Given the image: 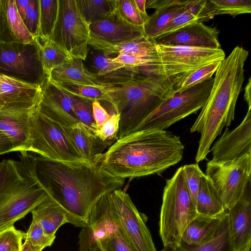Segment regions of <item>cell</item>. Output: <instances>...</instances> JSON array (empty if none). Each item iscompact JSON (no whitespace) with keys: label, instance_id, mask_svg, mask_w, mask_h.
Listing matches in <instances>:
<instances>
[{"label":"cell","instance_id":"1","mask_svg":"<svg viewBox=\"0 0 251 251\" xmlns=\"http://www.w3.org/2000/svg\"><path fill=\"white\" fill-rule=\"evenodd\" d=\"M37 171L49 197L65 213L68 223L87 226L92 209L104 196L121 189L125 179L110 176L94 163L63 162L36 157Z\"/></svg>","mask_w":251,"mask_h":251},{"label":"cell","instance_id":"2","mask_svg":"<svg viewBox=\"0 0 251 251\" xmlns=\"http://www.w3.org/2000/svg\"><path fill=\"white\" fill-rule=\"evenodd\" d=\"M184 151L180 137L170 131L142 130L118 139L93 163L124 179L159 175L181 161Z\"/></svg>","mask_w":251,"mask_h":251},{"label":"cell","instance_id":"3","mask_svg":"<svg viewBox=\"0 0 251 251\" xmlns=\"http://www.w3.org/2000/svg\"><path fill=\"white\" fill-rule=\"evenodd\" d=\"M249 51L242 47H235L223 60L215 73L208 99L191 132H200L201 137L196 153L197 163L205 158L216 138L224 127L234 119L238 98L245 80L244 66Z\"/></svg>","mask_w":251,"mask_h":251},{"label":"cell","instance_id":"4","mask_svg":"<svg viewBox=\"0 0 251 251\" xmlns=\"http://www.w3.org/2000/svg\"><path fill=\"white\" fill-rule=\"evenodd\" d=\"M106 88L108 102L121 116L118 139L131 133L175 91L173 83L165 75L144 73L125 83Z\"/></svg>","mask_w":251,"mask_h":251},{"label":"cell","instance_id":"5","mask_svg":"<svg viewBox=\"0 0 251 251\" xmlns=\"http://www.w3.org/2000/svg\"><path fill=\"white\" fill-rule=\"evenodd\" d=\"M198 216L181 167L170 179L166 180L163 190L158 225L164 247L174 248L179 246L186 226Z\"/></svg>","mask_w":251,"mask_h":251},{"label":"cell","instance_id":"6","mask_svg":"<svg viewBox=\"0 0 251 251\" xmlns=\"http://www.w3.org/2000/svg\"><path fill=\"white\" fill-rule=\"evenodd\" d=\"M28 126L30 144L28 151L36 153L51 160L86 162L63 127L41 114L37 107L30 112Z\"/></svg>","mask_w":251,"mask_h":251},{"label":"cell","instance_id":"7","mask_svg":"<svg viewBox=\"0 0 251 251\" xmlns=\"http://www.w3.org/2000/svg\"><path fill=\"white\" fill-rule=\"evenodd\" d=\"M213 81L212 77L181 93H174L161 102L132 132L147 129L165 130L197 113L205 104Z\"/></svg>","mask_w":251,"mask_h":251},{"label":"cell","instance_id":"8","mask_svg":"<svg viewBox=\"0 0 251 251\" xmlns=\"http://www.w3.org/2000/svg\"><path fill=\"white\" fill-rule=\"evenodd\" d=\"M156 49L159 71L172 82L175 90L193 72L225 58L222 49L156 44Z\"/></svg>","mask_w":251,"mask_h":251},{"label":"cell","instance_id":"9","mask_svg":"<svg viewBox=\"0 0 251 251\" xmlns=\"http://www.w3.org/2000/svg\"><path fill=\"white\" fill-rule=\"evenodd\" d=\"M89 25L81 16L76 0H58L57 20L49 41L72 58L85 60Z\"/></svg>","mask_w":251,"mask_h":251},{"label":"cell","instance_id":"10","mask_svg":"<svg viewBox=\"0 0 251 251\" xmlns=\"http://www.w3.org/2000/svg\"><path fill=\"white\" fill-rule=\"evenodd\" d=\"M111 215L133 251H157L146 225L148 218L139 212L129 196L121 189L110 193Z\"/></svg>","mask_w":251,"mask_h":251},{"label":"cell","instance_id":"11","mask_svg":"<svg viewBox=\"0 0 251 251\" xmlns=\"http://www.w3.org/2000/svg\"><path fill=\"white\" fill-rule=\"evenodd\" d=\"M204 174L213 182L227 211L251 183V154L224 162L211 160L206 164Z\"/></svg>","mask_w":251,"mask_h":251},{"label":"cell","instance_id":"12","mask_svg":"<svg viewBox=\"0 0 251 251\" xmlns=\"http://www.w3.org/2000/svg\"><path fill=\"white\" fill-rule=\"evenodd\" d=\"M0 73L41 86L48 79L35 41L0 43Z\"/></svg>","mask_w":251,"mask_h":251},{"label":"cell","instance_id":"13","mask_svg":"<svg viewBox=\"0 0 251 251\" xmlns=\"http://www.w3.org/2000/svg\"><path fill=\"white\" fill-rule=\"evenodd\" d=\"M211 151V160L217 162L231 161L251 154V108H248L243 120L237 127L231 131L226 127Z\"/></svg>","mask_w":251,"mask_h":251},{"label":"cell","instance_id":"14","mask_svg":"<svg viewBox=\"0 0 251 251\" xmlns=\"http://www.w3.org/2000/svg\"><path fill=\"white\" fill-rule=\"evenodd\" d=\"M118 228L110 208V193L102 197L92 209L88 224L79 234L78 251L98 249L97 243Z\"/></svg>","mask_w":251,"mask_h":251},{"label":"cell","instance_id":"15","mask_svg":"<svg viewBox=\"0 0 251 251\" xmlns=\"http://www.w3.org/2000/svg\"><path fill=\"white\" fill-rule=\"evenodd\" d=\"M42 86L0 73V110L32 109L38 106Z\"/></svg>","mask_w":251,"mask_h":251},{"label":"cell","instance_id":"16","mask_svg":"<svg viewBox=\"0 0 251 251\" xmlns=\"http://www.w3.org/2000/svg\"><path fill=\"white\" fill-rule=\"evenodd\" d=\"M219 34V31L216 27L208 26L196 21L153 39L157 45L219 49L221 48Z\"/></svg>","mask_w":251,"mask_h":251},{"label":"cell","instance_id":"17","mask_svg":"<svg viewBox=\"0 0 251 251\" xmlns=\"http://www.w3.org/2000/svg\"><path fill=\"white\" fill-rule=\"evenodd\" d=\"M42 88L41 98L37 107L41 114L63 127L81 125L74 111L71 99L67 93L48 79Z\"/></svg>","mask_w":251,"mask_h":251},{"label":"cell","instance_id":"18","mask_svg":"<svg viewBox=\"0 0 251 251\" xmlns=\"http://www.w3.org/2000/svg\"><path fill=\"white\" fill-rule=\"evenodd\" d=\"M88 42L117 45L145 36L144 28L124 20L116 10L105 19L89 25Z\"/></svg>","mask_w":251,"mask_h":251},{"label":"cell","instance_id":"19","mask_svg":"<svg viewBox=\"0 0 251 251\" xmlns=\"http://www.w3.org/2000/svg\"><path fill=\"white\" fill-rule=\"evenodd\" d=\"M227 212L234 251L251 250V183L238 201Z\"/></svg>","mask_w":251,"mask_h":251},{"label":"cell","instance_id":"20","mask_svg":"<svg viewBox=\"0 0 251 251\" xmlns=\"http://www.w3.org/2000/svg\"><path fill=\"white\" fill-rule=\"evenodd\" d=\"M91 67L98 82L105 87L125 83L134 79L140 73L126 68L124 65L115 62L101 51L91 52Z\"/></svg>","mask_w":251,"mask_h":251},{"label":"cell","instance_id":"21","mask_svg":"<svg viewBox=\"0 0 251 251\" xmlns=\"http://www.w3.org/2000/svg\"><path fill=\"white\" fill-rule=\"evenodd\" d=\"M32 110H0V130L9 138L15 151H29L28 120Z\"/></svg>","mask_w":251,"mask_h":251},{"label":"cell","instance_id":"22","mask_svg":"<svg viewBox=\"0 0 251 251\" xmlns=\"http://www.w3.org/2000/svg\"><path fill=\"white\" fill-rule=\"evenodd\" d=\"M16 5L15 0H0V43H33Z\"/></svg>","mask_w":251,"mask_h":251},{"label":"cell","instance_id":"23","mask_svg":"<svg viewBox=\"0 0 251 251\" xmlns=\"http://www.w3.org/2000/svg\"><path fill=\"white\" fill-rule=\"evenodd\" d=\"M48 80L56 84H71L105 87L98 81L96 75L88 70L80 59L72 58L53 70Z\"/></svg>","mask_w":251,"mask_h":251},{"label":"cell","instance_id":"24","mask_svg":"<svg viewBox=\"0 0 251 251\" xmlns=\"http://www.w3.org/2000/svg\"><path fill=\"white\" fill-rule=\"evenodd\" d=\"M63 128L80 154L87 162L92 163L107 148L93 132L81 124Z\"/></svg>","mask_w":251,"mask_h":251},{"label":"cell","instance_id":"25","mask_svg":"<svg viewBox=\"0 0 251 251\" xmlns=\"http://www.w3.org/2000/svg\"><path fill=\"white\" fill-rule=\"evenodd\" d=\"M195 205L198 215L201 216L218 217L227 211L213 182L204 173L201 177Z\"/></svg>","mask_w":251,"mask_h":251},{"label":"cell","instance_id":"26","mask_svg":"<svg viewBox=\"0 0 251 251\" xmlns=\"http://www.w3.org/2000/svg\"><path fill=\"white\" fill-rule=\"evenodd\" d=\"M88 45L107 56L115 53L135 56H157L154 39H150L146 36L135 40L117 45L88 42Z\"/></svg>","mask_w":251,"mask_h":251},{"label":"cell","instance_id":"27","mask_svg":"<svg viewBox=\"0 0 251 251\" xmlns=\"http://www.w3.org/2000/svg\"><path fill=\"white\" fill-rule=\"evenodd\" d=\"M224 214L218 217L198 215L185 229L181 243L200 246L209 240L217 231Z\"/></svg>","mask_w":251,"mask_h":251},{"label":"cell","instance_id":"28","mask_svg":"<svg viewBox=\"0 0 251 251\" xmlns=\"http://www.w3.org/2000/svg\"><path fill=\"white\" fill-rule=\"evenodd\" d=\"M32 218L40 224L45 233L55 236L58 228L68 223L66 215L61 207L49 197L31 211Z\"/></svg>","mask_w":251,"mask_h":251},{"label":"cell","instance_id":"29","mask_svg":"<svg viewBox=\"0 0 251 251\" xmlns=\"http://www.w3.org/2000/svg\"><path fill=\"white\" fill-rule=\"evenodd\" d=\"M173 251H235L230 232L227 212L224 215L213 236L200 246H192L181 243L173 248Z\"/></svg>","mask_w":251,"mask_h":251},{"label":"cell","instance_id":"30","mask_svg":"<svg viewBox=\"0 0 251 251\" xmlns=\"http://www.w3.org/2000/svg\"><path fill=\"white\" fill-rule=\"evenodd\" d=\"M251 12V0H205L201 19L203 22L218 15L228 14L234 17Z\"/></svg>","mask_w":251,"mask_h":251},{"label":"cell","instance_id":"31","mask_svg":"<svg viewBox=\"0 0 251 251\" xmlns=\"http://www.w3.org/2000/svg\"><path fill=\"white\" fill-rule=\"evenodd\" d=\"M84 21L90 25L101 21L116 9V0H76Z\"/></svg>","mask_w":251,"mask_h":251},{"label":"cell","instance_id":"32","mask_svg":"<svg viewBox=\"0 0 251 251\" xmlns=\"http://www.w3.org/2000/svg\"><path fill=\"white\" fill-rule=\"evenodd\" d=\"M39 21L36 38L42 41L49 40L58 16V0H38Z\"/></svg>","mask_w":251,"mask_h":251},{"label":"cell","instance_id":"33","mask_svg":"<svg viewBox=\"0 0 251 251\" xmlns=\"http://www.w3.org/2000/svg\"><path fill=\"white\" fill-rule=\"evenodd\" d=\"M35 41L38 47L44 72L48 78L53 70L72 59L49 40L42 41L35 38Z\"/></svg>","mask_w":251,"mask_h":251},{"label":"cell","instance_id":"34","mask_svg":"<svg viewBox=\"0 0 251 251\" xmlns=\"http://www.w3.org/2000/svg\"><path fill=\"white\" fill-rule=\"evenodd\" d=\"M184 8V5H176L156 10L144 25L145 35L154 39L161 35L169 22Z\"/></svg>","mask_w":251,"mask_h":251},{"label":"cell","instance_id":"35","mask_svg":"<svg viewBox=\"0 0 251 251\" xmlns=\"http://www.w3.org/2000/svg\"><path fill=\"white\" fill-rule=\"evenodd\" d=\"M54 84L63 91L84 100L90 101L103 100L108 102L107 87L71 84Z\"/></svg>","mask_w":251,"mask_h":251},{"label":"cell","instance_id":"36","mask_svg":"<svg viewBox=\"0 0 251 251\" xmlns=\"http://www.w3.org/2000/svg\"><path fill=\"white\" fill-rule=\"evenodd\" d=\"M67 94L71 99L74 111L80 123L95 134L98 128L93 115V101L84 100Z\"/></svg>","mask_w":251,"mask_h":251},{"label":"cell","instance_id":"37","mask_svg":"<svg viewBox=\"0 0 251 251\" xmlns=\"http://www.w3.org/2000/svg\"><path fill=\"white\" fill-rule=\"evenodd\" d=\"M116 11L126 22L143 28L150 17L140 12L134 0H116Z\"/></svg>","mask_w":251,"mask_h":251},{"label":"cell","instance_id":"38","mask_svg":"<svg viewBox=\"0 0 251 251\" xmlns=\"http://www.w3.org/2000/svg\"><path fill=\"white\" fill-rule=\"evenodd\" d=\"M221 61H216L193 72L180 83L175 93H179L190 87L212 77Z\"/></svg>","mask_w":251,"mask_h":251},{"label":"cell","instance_id":"39","mask_svg":"<svg viewBox=\"0 0 251 251\" xmlns=\"http://www.w3.org/2000/svg\"><path fill=\"white\" fill-rule=\"evenodd\" d=\"M56 236L46 234L39 223L32 218L27 232L25 233V241L32 247L43 250L50 247L54 242Z\"/></svg>","mask_w":251,"mask_h":251},{"label":"cell","instance_id":"40","mask_svg":"<svg viewBox=\"0 0 251 251\" xmlns=\"http://www.w3.org/2000/svg\"><path fill=\"white\" fill-rule=\"evenodd\" d=\"M120 119V114H112L95 133L107 147L111 146L118 140Z\"/></svg>","mask_w":251,"mask_h":251},{"label":"cell","instance_id":"41","mask_svg":"<svg viewBox=\"0 0 251 251\" xmlns=\"http://www.w3.org/2000/svg\"><path fill=\"white\" fill-rule=\"evenodd\" d=\"M102 251H133L119 228L97 243Z\"/></svg>","mask_w":251,"mask_h":251},{"label":"cell","instance_id":"42","mask_svg":"<svg viewBox=\"0 0 251 251\" xmlns=\"http://www.w3.org/2000/svg\"><path fill=\"white\" fill-rule=\"evenodd\" d=\"M25 233L14 226L0 233V251H17L21 250Z\"/></svg>","mask_w":251,"mask_h":251},{"label":"cell","instance_id":"43","mask_svg":"<svg viewBox=\"0 0 251 251\" xmlns=\"http://www.w3.org/2000/svg\"><path fill=\"white\" fill-rule=\"evenodd\" d=\"M182 167L186 185L195 203L203 173L198 163L185 165Z\"/></svg>","mask_w":251,"mask_h":251},{"label":"cell","instance_id":"44","mask_svg":"<svg viewBox=\"0 0 251 251\" xmlns=\"http://www.w3.org/2000/svg\"><path fill=\"white\" fill-rule=\"evenodd\" d=\"M23 20L29 32L35 38L39 21L38 0H30Z\"/></svg>","mask_w":251,"mask_h":251},{"label":"cell","instance_id":"45","mask_svg":"<svg viewBox=\"0 0 251 251\" xmlns=\"http://www.w3.org/2000/svg\"><path fill=\"white\" fill-rule=\"evenodd\" d=\"M196 21H198L197 18L186 11L184 5L183 9L169 22L161 34L173 32L187 24Z\"/></svg>","mask_w":251,"mask_h":251},{"label":"cell","instance_id":"46","mask_svg":"<svg viewBox=\"0 0 251 251\" xmlns=\"http://www.w3.org/2000/svg\"><path fill=\"white\" fill-rule=\"evenodd\" d=\"M92 108L93 118L99 129L110 118L112 114L108 113L99 100L93 101Z\"/></svg>","mask_w":251,"mask_h":251},{"label":"cell","instance_id":"47","mask_svg":"<svg viewBox=\"0 0 251 251\" xmlns=\"http://www.w3.org/2000/svg\"><path fill=\"white\" fill-rule=\"evenodd\" d=\"M186 1L182 0H146V8L156 10L173 6L184 5Z\"/></svg>","mask_w":251,"mask_h":251},{"label":"cell","instance_id":"48","mask_svg":"<svg viewBox=\"0 0 251 251\" xmlns=\"http://www.w3.org/2000/svg\"><path fill=\"white\" fill-rule=\"evenodd\" d=\"M15 151L13 144L9 138L0 130V155Z\"/></svg>","mask_w":251,"mask_h":251},{"label":"cell","instance_id":"49","mask_svg":"<svg viewBox=\"0 0 251 251\" xmlns=\"http://www.w3.org/2000/svg\"><path fill=\"white\" fill-rule=\"evenodd\" d=\"M204 0H186L184 5L186 11L195 16L196 18L202 6ZM198 20V19H197Z\"/></svg>","mask_w":251,"mask_h":251},{"label":"cell","instance_id":"50","mask_svg":"<svg viewBox=\"0 0 251 251\" xmlns=\"http://www.w3.org/2000/svg\"><path fill=\"white\" fill-rule=\"evenodd\" d=\"M30 0H15L17 10L22 18L24 19L26 10Z\"/></svg>","mask_w":251,"mask_h":251},{"label":"cell","instance_id":"51","mask_svg":"<svg viewBox=\"0 0 251 251\" xmlns=\"http://www.w3.org/2000/svg\"><path fill=\"white\" fill-rule=\"evenodd\" d=\"M251 78L250 77L248 79V83L245 87L244 99L246 101L249 108H251Z\"/></svg>","mask_w":251,"mask_h":251},{"label":"cell","instance_id":"52","mask_svg":"<svg viewBox=\"0 0 251 251\" xmlns=\"http://www.w3.org/2000/svg\"><path fill=\"white\" fill-rule=\"evenodd\" d=\"M135 3L140 12L145 15H148L146 10V0H134Z\"/></svg>","mask_w":251,"mask_h":251},{"label":"cell","instance_id":"53","mask_svg":"<svg viewBox=\"0 0 251 251\" xmlns=\"http://www.w3.org/2000/svg\"><path fill=\"white\" fill-rule=\"evenodd\" d=\"M42 250L32 247L27 241H25L22 245L21 251H42Z\"/></svg>","mask_w":251,"mask_h":251},{"label":"cell","instance_id":"54","mask_svg":"<svg viewBox=\"0 0 251 251\" xmlns=\"http://www.w3.org/2000/svg\"><path fill=\"white\" fill-rule=\"evenodd\" d=\"M159 251H173V250L170 248H164Z\"/></svg>","mask_w":251,"mask_h":251},{"label":"cell","instance_id":"55","mask_svg":"<svg viewBox=\"0 0 251 251\" xmlns=\"http://www.w3.org/2000/svg\"><path fill=\"white\" fill-rule=\"evenodd\" d=\"M101 251L100 250L98 249H96V250H91V251Z\"/></svg>","mask_w":251,"mask_h":251},{"label":"cell","instance_id":"56","mask_svg":"<svg viewBox=\"0 0 251 251\" xmlns=\"http://www.w3.org/2000/svg\"><path fill=\"white\" fill-rule=\"evenodd\" d=\"M251 251V250H249V251Z\"/></svg>","mask_w":251,"mask_h":251}]
</instances>
